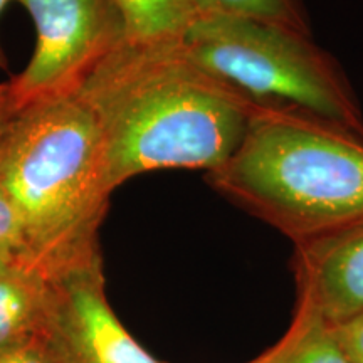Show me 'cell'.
<instances>
[{
    "label": "cell",
    "instance_id": "obj_12",
    "mask_svg": "<svg viewBox=\"0 0 363 363\" xmlns=\"http://www.w3.org/2000/svg\"><path fill=\"white\" fill-rule=\"evenodd\" d=\"M19 257H29L24 225L16 203L0 184V264Z\"/></svg>",
    "mask_w": 363,
    "mask_h": 363
},
{
    "label": "cell",
    "instance_id": "obj_5",
    "mask_svg": "<svg viewBox=\"0 0 363 363\" xmlns=\"http://www.w3.org/2000/svg\"><path fill=\"white\" fill-rule=\"evenodd\" d=\"M35 27L33 57L7 81L19 111L39 99L72 93L111 49L128 38L116 0H11Z\"/></svg>",
    "mask_w": 363,
    "mask_h": 363
},
{
    "label": "cell",
    "instance_id": "obj_3",
    "mask_svg": "<svg viewBox=\"0 0 363 363\" xmlns=\"http://www.w3.org/2000/svg\"><path fill=\"white\" fill-rule=\"evenodd\" d=\"M0 184L19 211L29 257L43 269L99 249L113 190L96 118L74 91L13 115L0 136Z\"/></svg>",
    "mask_w": 363,
    "mask_h": 363
},
{
    "label": "cell",
    "instance_id": "obj_9",
    "mask_svg": "<svg viewBox=\"0 0 363 363\" xmlns=\"http://www.w3.org/2000/svg\"><path fill=\"white\" fill-rule=\"evenodd\" d=\"M267 350L271 363H353L331 326L301 306L294 310L286 333Z\"/></svg>",
    "mask_w": 363,
    "mask_h": 363
},
{
    "label": "cell",
    "instance_id": "obj_16",
    "mask_svg": "<svg viewBox=\"0 0 363 363\" xmlns=\"http://www.w3.org/2000/svg\"><path fill=\"white\" fill-rule=\"evenodd\" d=\"M9 2H11V0H0V16H2L4 9H6V6H7ZM7 67H9L7 57H6V54H4V51H2V45H0V69L6 71Z\"/></svg>",
    "mask_w": 363,
    "mask_h": 363
},
{
    "label": "cell",
    "instance_id": "obj_1",
    "mask_svg": "<svg viewBox=\"0 0 363 363\" xmlns=\"http://www.w3.org/2000/svg\"><path fill=\"white\" fill-rule=\"evenodd\" d=\"M74 93L96 118L113 192L147 172L216 170L261 104L199 65L182 40L126 38Z\"/></svg>",
    "mask_w": 363,
    "mask_h": 363
},
{
    "label": "cell",
    "instance_id": "obj_17",
    "mask_svg": "<svg viewBox=\"0 0 363 363\" xmlns=\"http://www.w3.org/2000/svg\"><path fill=\"white\" fill-rule=\"evenodd\" d=\"M247 363H271V353H269V350L262 352L259 357H257V358H254V360L247 362Z\"/></svg>",
    "mask_w": 363,
    "mask_h": 363
},
{
    "label": "cell",
    "instance_id": "obj_8",
    "mask_svg": "<svg viewBox=\"0 0 363 363\" xmlns=\"http://www.w3.org/2000/svg\"><path fill=\"white\" fill-rule=\"evenodd\" d=\"M51 305L49 272L29 257L0 264V353L43 333Z\"/></svg>",
    "mask_w": 363,
    "mask_h": 363
},
{
    "label": "cell",
    "instance_id": "obj_4",
    "mask_svg": "<svg viewBox=\"0 0 363 363\" xmlns=\"http://www.w3.org/2000/svg\"><path fill=\"white\" fill-rule=\"evenodd\" d=\"M184 48L254 101L320 118L363 138V111L342 67L311 34L271 22L197 16Z\"/></svg>",
    "mask_w": 363,
    "mask_h": 363
},
{
    "label": "cell",
    "instance_id": "obj_6",
    "mask_svg": "<svg viewBox=\"0 0 363 363\" xmlns=\"http://www.w3.org/2000/svg\"><path fill=\"white\" fill-rule=\"evenodd\" d=\"M49 278L51 305L40 340L52 363H163L113 311L99 249L51 271Z\"/></svg>",
    "mask_w": 363,
    "mask_h": 363
},
{
    "label": "cell",
    "instance_id": "obj_10",
    "mask_svg": "<svg viewBox=\"0 0 363 363\" xmlns=\"http://www.w3.org/2000/svg\"><path fill=\"white\" fill-rule=\"evenodd\" d=\"M128 39L136 43L182 40L195 13L189 0H116Z\"/></svg>",
    "mask_w": 363,
    "mask_h": 363
},
{
    "label": "cell",
    "instance_id": "obj_14",
    "mask_svg": "<svg viewBox=\"0 0 363 363\" xmlns=\"http://www.w3.org/2000/svg\"><path fill=\"white\" fill-rule=\"evenodd\" d=\"M0 363H52L43 340L35 338L33 342L21 345L0 353Z\"/></svg>",
    "mask_w": 363,
    "mask_h": 363
},
{
    "label": "cell",
    "instance_id": "obj_11",
    "mask_svg": "<svg viewBox=\"0 0 363 363\" xmlns=\"http://www.w3.org/2000/svg\"><path fill=\"white\" fill-rule=\"evenodd\" d=\"M197 16H230L271 22L311 34L301 0H189Z\"/></svg>",
    "mask_w": 363,
    "mask_h": 363
},
{
    "label": "cell",
    "instance_id": "obj_7",
    "mask_svg": "<svg viewBox=\"0 0 363 363\" xmlns=\"http://www.w3.org/2000/svg\"><path fill=\"white\" fill-rule=\"evenodd\" d=\"M296 306L326 323L363 313V222L294 242Z\"/></svg>",
    "mask_w": 363,
    "mask_h": 363
},
{
    "label": "cell",
    "instance_id": "obj_2",
    "mask_svg": "<svg viewBox=\"0 0 363 363\" xmlns=\"http://www.w3.org/2000/svg\"><path fill=\"white\" fill-rule=\"evenodd\" d=\"M206 182L294 244L363 222V138L259 104L242 143Z\"/></svg>",
    "mask_w": 363,
    "mask_h": 363
},
{
    "label": "cell",
    "instance_id": "obj_13",
    "mask_svg": "<svg viewBox=\"0 0 363 363\" xmlns=\"http://www.w3.org/2000/svg\"><path fill=\"white\" fill-rule=\"evenodd\" d=\"M328 325L352 362L363 363V313Z\"/></svg>",
    "mask_w": 363,
    "mask_h": 363
},
{
    "label": "cell",
    "instance_id": "obj_15",
    "mask_svg": "<svg viewBox=\"0 0 363 363\" xmlns=\"http://www.w3.org/2000/svg\"><path fill=\"white\" fill-rule=\"evenodd\" d=\"M17 110L13 106V101L11 98V93H9L7 81L6 83H0V136L4 135L7 125L11 123V120L16 115Z\"/></svg>",
    "mask_w": 363,
    "mask_h": 363
}]
</instances>
